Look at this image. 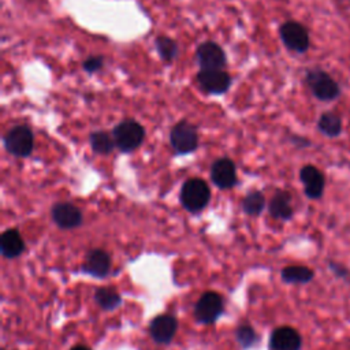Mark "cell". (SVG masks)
Returning a JSON list of instances; mask_svg holds the SVG:
<instances>
[{
    "mask_svg": "<svg viewBox=\"0 0 350 350\" xmlns=\"http://www.w3.org/2000/svg\"><path fill=\"white\" fill-rule=\"evenodd\" d=\"M179 200L186 211L197 213L208 205L211 200V190L206 182L201 178H190L182 185Z\"/></svg>",
    "mask_w": 350,
    "mask_h": 350,
    "instance_id": "6da1fadb",
    "label": "cell"
},
{
    "mask_svg": "<svg viewBox=\"0 0 350 350\" xmlns=\"http://www.w3.org/2000/svg\"><path fill=\"white\" fill-rule=\"evenodd\" d=\"M112 137L120 152H131L144 142L145 129L137 120L126 119L115 126Z\"/></svg>",
    "mask_w": 350,
    "mask_h": 350,
    "instance_id": "7a4b0ae2",
    "label": "cell"
},
{
    "mask_svg": "<svg viewBox=\"0 0 350 350\" xmlns=\"http://www.w3.org/2000/svg\"><path fill=\"white\" fill-rule=\"evenodd\" d=\"M4 148L15 157H27L34 146L33 131L25 124H16L11 127L4 138Z\"/></svg>",
    "mask_w": 350,
    "mask_h": 350,
    "instance_id": "3957f363",
    "label": "cell"
},
{
    "mask_svg": "<svg viewBox=\"0 0 350 350\" xmlns=\"http://www.w3.org/2000/svg\"><path fill=\"white\" fill-rule=\"evenodd\" d=\"M170 142L176 154H187L197 149L198 146V133L197 129L186 122H178L170 133Z\"/></svg>",
    "mask_w": 350,
    "mask_h": 350,
    "instance_id": "277c9868",
    "label": "cell"
},
{
    "mask_svg": "<svg viewBox=\"0 0 350 350\" xmlns=\"http://www.w3.org/2000/svg\"><path fill=\"white\" fill-rule=\"evenodd\" d=\"M223 309L224 302L221 295L215 291H206L197 301L194 308V316L198 323L212 324L221 316Z\"/></svg>",
    "mask_w": 350,
    "mask_h": 350,
    "instance_id": "5b68a950",
    "label": "cell"
},
{
    "mask_svg": "<svg viewBox=\"0 0 350 350\" xmlns=\"http://www.w3.org/2000/svg\"><path fill=\"white\" fill-rule=\"evenodd\" d=\"M306 82L312 93L323 101H331L336 98L340 93L338 83L324 71L314 70L306 74Z\"/></svg>",
    "mask_w": 350,
    "mask_h": 350,
    "instance_id": "8992f818",
    "label": "cell"
},
{
    "mask_svg": "<svg viewBox=\"0 0 350 350\" xmlns=\"http://www.w3.org/2000/svg\"><path fill=\"white\" fill-rule=\"evenodd\" d=\"M196 57L201 70H223L227 63L223 48L213 41H205L200 44L196 52Z\"/></svg>",
    "mask_w": 350,
    "mask_h": 350,
    "instance_id": "52a82bcc",
    "label": "cell"
},
{
    "mask_svg": "<svg viewBox=\"0 0 350 350\" xmlns=\"http://www.w3.org/2000/svg\"><path fill=\"white\" fill-rule=\"evenodd\" d=\"M280 38L288 49L295 52H305L309 48L308 30L298 22H284L280 26Z\"/></svg>",
    "mask_w": 350,
    "mask_h": 350,
    "instance_id": "ba28073f",
    "label": "cell"
},
{
    "mask_svg": "<svg viewBox=\"0 0 350 350\" xmlns=\"http://www.w3.org/2000/svg\"><path fill=\"white\" fill-rule=\"evenodd\" d=\"M197 82L204 92L209 94H221L230 88L231 78L223 70H200Z\"/></svg>",
    "mask_w": 350,
    "mask_h": 350,
    "instance_id": "9c48e42d",
    "label": "cell"
},
{
    "mask_svg": "<svg viewBox=\"0 0 350 350\" xmlns=\"http://www.w3.org/2000/svg\"><path fill=\"white\" fill-rule=\"evenodd\" d=\"M211 179L219 189H231L237 185V168L231 159H217L211 167Z\"/></svg>",
    "mask_w": 350,
    "mask_h": 350,
    "instance_id": "30bf717a",
    "label": "cell"
},
{
    "mask_svg": "<svg viewBox=\"0 0 350 350\" xmlns=\"http://www.w3.org/2000/svg\"><path fill=\"white\" fill-rule=\"evenodd\" d=\"M51 215H52V220L55 221V224L64 230L75 228L82 223V213H81L79 208H77L75 205H72L70 202L55 204L52 206Z\"/></svg>",
    "mask_w": 350,
    "mask_h": 350,
    "instance_id": "8fae6325",
    "label": "cell"
},
{
    "mask_svg": "<svg viewBox=\"0 0 350 350\" xmlns=\"http://www.w3.org/2000/svg\"><path fill=\"white\" fill-rule=\"evenodd\" d=\"M178 321L171 314H160L154 317L149 324V332L154 342L170 343L175 336Z\"/></svg>",
    "mask_w": 350,
    "mask_h": 350,
    "instance_id": "7c38bea8",
    "label": "cell"
},
{
    "mask_svg": "<svg viewBox=\"0 0 350 350\" xmlns=\"http://www.w3.org/2000/svg\"><path fill=\"white\" fill-rule=\"evenodd\" d=\"M302 345L301 335L293 327H279L272 331L269 338L271 350H299Z\"/></svg>",
    "mask_w": 350,
    "mask_h": 350,
    "instance_id": "4fadbf2b",
    "label": "cell"
},
{
    "mask_svg": "<svg viewBox=\"0 0 350 350\" xmlns=\"http://www.w3.org/2000/svg\"><path fill=\"white\" fill-rule=\"evenodd\" d=\"M111 258L109 254L101 249H93L88 253L82 265V271L94 278H104L109 272Z\"/></svg>",
    "mask_w": 350,
    "mask_h": 350,
    "instance_id": "5bb4252c",
    "label": "cell"
},
{
    "mask_svg": "<svg viewBox=\"0 0 350 350\" xmlns=\"http://www.w3.org/2000/svg\"><path fill=\"white\" fill-rule=\"evenodd\" d=\"M305 194L309 198H320L324 190V176L314 165H304L299 172Z\"/></svg>",
    "mask_w": 350,
    "mask_h": 350,
    "instance_id": "9a60e30c",
    "label": "cell"
},
{
    "mask_svg": "<svg viewBox=\"0 0 350 350\" xmlns=\"http://www.w3.org/2000/svg\"><path fill=\"white\" fill-rule=\"evenodd\" d=\"M0 249H1V254L7 258H14L21 256L22 252L25 250V242L19 231L15 228L5 230L0 238Z\"/></svg>",
    "mask_w": 350,
    "mask_h": 350,
    "instance_id": "2e32d148",
    "label": "cell"
},
{
    "mask_svg": "<svg viewBox=\"0 0 350 350\" xmlns=\"http://www.w3.org/2000/svg\"><path fill=\"white\" fill-rule=\"evenodd\" d=\"M268 211L272 217L280 220H288L293 216V206H291V196L287 191H276L275 196L271 198Z\"/></svg>",
    "mask_w": 350,
    "mask_h": 350,
    "instance_id": "e0dca14e",
    "label": "cell"
},
{
    "mask_svg": "<svg viewBox=\"0 0 350 350\" xmlns=\"http://www.w3.org/2000/svg\"><path fill=\"white\" fill-rule=\"evenodd\" d=\"M282 279L286 283L304 284L313 279V271L304 265H288L282 269Z\"/></svg>",
    "mask_w": 350,
    "mask_h": 350,
    "instance_id": "ac0fdd59",
    "label": "cell"
},
{
    "mask_svg": "<svg viewBox=\"0 0 350 350\" xmlns=\"http://www.w3.org/2000/svg\"><path fill=\"white\" fill-rule=\"evenodd\" d=\"M89 142L93 152L98 154H109L115 145L113 137H111L107 131H93L89 135Z\"/></svg>",
    "mask_w": 350,
    "mask_h": 350,
    "instance_id": "d6986e66",
    "label": "cell"
},
{
    "mask_svg": "<svg viewBox=\"0 0 350 350\" xmlns=\"http://www.w3.org/2000/svg\"><path fill=\"white\" fill-rule=\"evenodd\" d=\"M242 211L250 216H258L265 206V197L261 191L253 190L242 200Z\"/></svg>",
    "mask_w": 350,
    "mask_h": 350,
    "instance_id": "ffe728a7",
    "label": "cell"
},
{
    "mask_svg": "<svg viewBox=\"0 0 350 350\" xmlns=\"http://www.w3.org/2000/svg\"><path fill=\"white\" fill-rule=\"evenodd\" d=\"M94 299L105 310L116 309L122 304L120 295L113 288H109V287L97 288L94 293Z\"/></svg>",
    "mask_w": 350,
    "mask_h": 350,
    "instance_id": "44dd1931",
    "label": "cell"
},
{
    "mask_svg": "<svg viewBox=\"0 0 350 350\" xmlns=\"http://www.w3.org/2000/svg\"><path fill=\"white\" fill-rule=\"evenodd\" d=\"M156 51L163 62L171 63L178 55V44L167 36H159L154 41Z\"/></svg>",
    "mask_w": 350,
    "mask_h": 350,
    "instance_id": "7402d4cb",
    "label": "cell"
},
{
    "mask_svg": "<svg viewBox=\"0 0 350 350\" xmlns=\"http://www.w3.org/2000/svg\"><path fill=\"white\" fill-rule=\"evenodd\" d=\"M319 130L328 135V137H336L340 134L342 131V120L338 115L331 113V112H325L320 116L319 119Z\"/></svg>",
    "mask_w": 350,
    "mask_h": 350,
    "instance_id": "603a6c76",
    "label": "cell"
},
{
    "mask_svg": "<svg viewBox=\"0 0 350 350\" xmlns=\"http://www.w3.org/2000/svg\"><path fill=\"white\" fill-rule=\"evenodd\" d=\"M235 336H237L238 343H239L243 349H249V347H252V346L257 342V339H258V338H257L256 331L253 329V327L246 325V324L239 325V327L237 328V331H235Z\"/></svg>",
    "mask_w": 350,
    "mask_h": 350,
    "instance_id": "cb8c5ba5",
    "label": "cell"
},
{
    "mask_svg": "<svg viewBox=\"0 0 350 350\" xmlns=\"http://www.w3.org/2000/svg\"><path fill=\"white\" fill-rule=\"evenodd\" d=\"M104 64V57L94 55V56H89L85 62H83V70L89 74H93L96 71H98Z\"/></svg>",
    "mask_w": 350,
    "mask_h": 350,
    "instance_id": "d4e9b609",
    "label": "cell"
},
{
    "mask_svg": "<svg viewBox=\"0 0 350 350\" xmlns=\"http://www.w3.org/2000/svg\"><path fill=\"white\" fill-rule=\"evenodd\" d=\"M71 350H90V349L86 347V346H81V345H79V346H74Z\"/></svg>",
    "mask_w": 350,
    "mask_h": 350,
    "instance_id": "484cf974",
    "label": "cell"
}]
</instances>
